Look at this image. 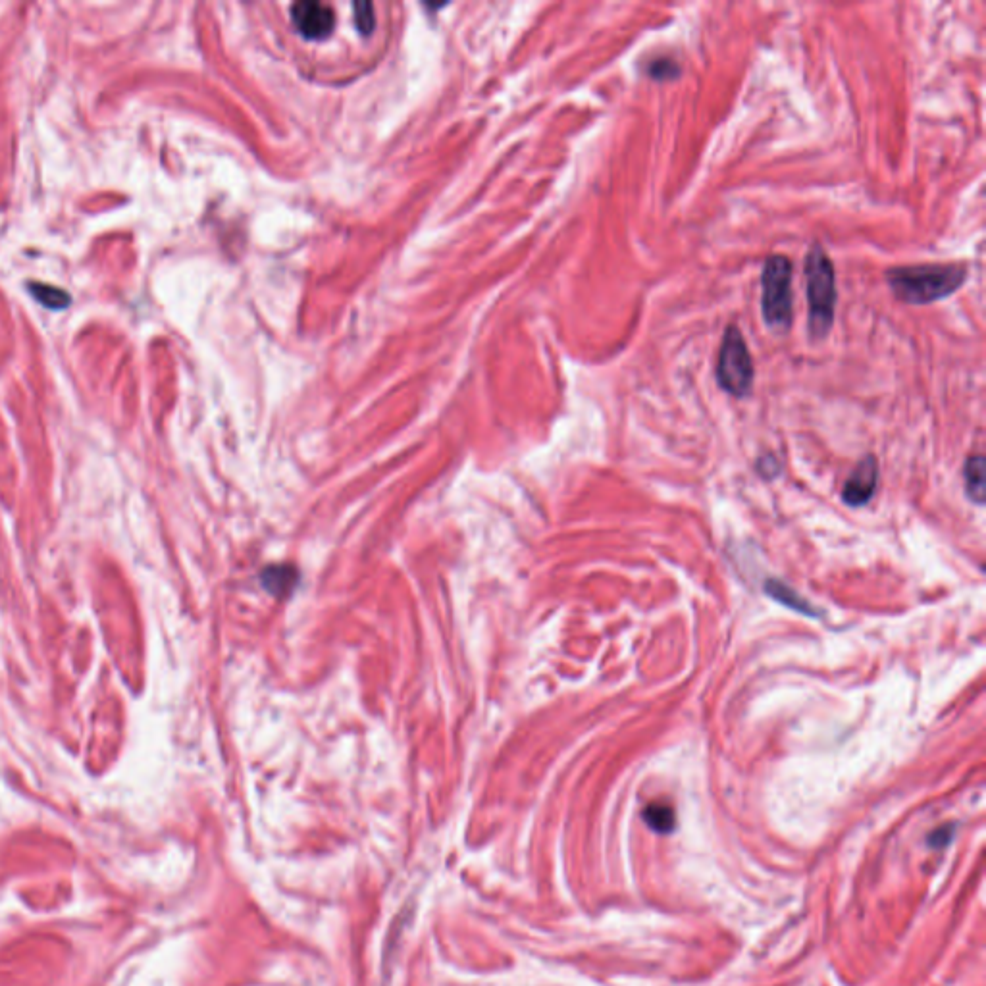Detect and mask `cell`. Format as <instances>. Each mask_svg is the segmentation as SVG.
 <instances>
[{"instance_id": "1", "label": "cell", "mask_w": 986, "mask_h": 986, "mask_svg": "<svg viewBox=\"0 0 986 986\" xmlns=\"http://www.w3.org/2000/svg\"><path fill=\"white\" fill-rule=\"evenodd\" d=\"M969 266L961 262L948 264H913L886 270V284L894 297L906 305L923 307L952 297L965 286Z\"/></svg>"}, {"instance_id": "7", "label": "cell", "mask_w": 986, "mask_h": 986, "mask_svg": "<svg viewBox=\"0 0 986 986\" xmlns=\"http://www.w3.org/2000/svg\"><path fill=\"white\" fill-rule=\"evenodd\" d=\"M965 486H967V495L975 501V503H983L985 501V457L981 455H975L971 457L967 463H965Z\"/></svg>"}, {"instance_id": "2", "label": "cell", "mask_w": 986, "mask_h": 986, "mask_svg": "<svg viewBox=\"0 0 986 986\" xmlns=\"http://www.w3.org/2000/svg\"><path fill=\"white\" fill-rule=\"evenodd\" d=\"M805 291H807V328L813 339L829 336L836 314V270L834 262L823 249L813 243L805 255Z\"/></svg>"}, {"instance_id": "10", "label": "cell", "mask_w": 986, "mask_h": 986, "mask_svg": "<svg viewBox=\"0 0 986 986\" xmlns=\"http://www.w3.org/2000/svg\"><path fill=\"white\" fill-rule=\"evenodd\" d=\"M765 588H767L769 596L775 597V599L780 601L782 605H788V607H792V609H796V611H802V613H807V615H813V613L809 611L811 607L805 603L804 599H798L796 594H794L790 588H786L784 584H780L777 580L767 582V586H765Z\"/></svg>"}, {"instance_id": "3", "label": "cell", "mask_w": 986, "mask_h": 986, "mask_svg": "<svg viewBox=\"0 0 986 986\" xmlns=\"http://www.w3.org/2000/svg\"><path fill=\"white\" fill-rule=\"evenodd\" d=\"M794 264L784 255H771L761 272V314L767 328L786 334L794 320Z\"/></svg>"}, {"instance_id": "4", "label": "cell", "mask_w": 986, "mask_h": 986, "mask_svg": "<svg viewBox=\"0 0 986 986\" xmlns=\"http://www.w3.org/2000/svg\"><path fill=\"white\" fill-rule=\"evenodd\" d=\"M752 353L740 328L730 324L723 334L717 359V382L732 397H746L753 388Z\"/></svg>"}, {"instance_id": "6", "label": "cell", "mask_w": 986, "mask_h": 986, "mask_svg": "<svg viewBox=\"0 0 986 986\" xmlns=\"http://www.w3.org/2000/svg\"><path fill=\"white\" fill-rule=\"evenodd\" d=\"M877 480H879V467L875 457L861 459L857 467L852 470L850 478L846 480L842 499L852 507L865 505L877 490Z\"/></svg>"}, {"instance_id": "9", "label": "cell", "mask_w": 986, "mask_h": 986, "mask_svg": "<svg viewBox=\"0 0 986 986\" xmlns=\"http://www.w3.org/2000/svg\"><path fill=\"white\" fill-rule=\"evenodd\" d=\"M644 819L653 831L669 832L675 827V811L667 804H649Z\"/></svg>"}, {"instance_id": "12", "label": "cell", "mask_w": 986, "mask_h": 986, "mask_svg": "<svg viewBox=\"0 0 986 986\" xmlns=\"http://www.w3.org/2000/svg\"><path fill=\"white\" fill-rule=\"evenodd\" d=\"M264 582H266V588H268L270 592L276 588V584H280L278 594H284V592H289V590H291V586H293V582H295V574L289 571L287 567L270 569V571L266 572Z\"/></svg>"}, {"instance_id": "11", "label": "cell", "mask_w": 986, "mask_h": 986, "mask_svg": "<svg viewBox=\"0 0 986 986\" xmlns=\"http://www.w3.org/2000/svg\"><path fill=\"white\" fill-rule=\"evenodd\" d=\"M33 295L43 303L47 305L49 309H64L68 303H70V297L66 295V291H60L56 287L51 286H33Z\"/></svg>"}, {"instance_id": "5", "label": "cell", "mask_w": 986, "mask_h": 986, "mask_svg": "<svg viewBox=\"0 0 986 986\" xmlns=\"http://www.w3.org/2000/svg\"><path fill=\"white\" fill-rule=\"evenodd\" d=\"M291 20L303 37L324 39L334 27V12L322 2H297L291 6Z\"/></svg>"}, {"instance_id": "8", "label": "cell", "mask_w": 986, "mask_h": 986, "mask_svg": "<svg viewBox=\"0 0 986 986\" xmlns=\"http://www.w3.org/2000/svg\"><path fill=\"white\" fill-rule=\"evenodd\" d=\"M680 74H682L680 64L676 62L673 56H667V54L655 56L646 64V76L653 81H659V83L661 81H675V79L680 78Z\"/></svg>"}]
</instances>
